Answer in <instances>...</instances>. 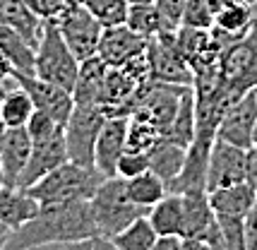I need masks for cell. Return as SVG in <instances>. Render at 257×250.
Listing matches in <instances>:
<instances>
[{"label":"cell","instance_id":"cell-1","mask_svg":"<svg viewBox=\"0 0 257 250\" xmlns=\"http://www.w3.org/2000/svg\"><path fill=\"white\" fill-rule=\"evenodd\" d=\"M96 236H99V228L91 214L89 200H77V202L41 207L27 224L10 231L5 248L29 250L34 245H44V243L87 240L96 238Z\"/></svg>","mask_w":257,"mask_h":250},{"label":"cell","instance_id":"cell-2","mask_svg":"<svg viewBox=\"0 0 257 250\" xmlns=\"http://www.w3.org/2000/svg\"><path fill=\"white\" fill-rule=\"evenodd\" d=\"M106 181V176L96 166H82L75 161H65L63 166L51 171L27 193L41 207L63 205V202H77V200H91L99 185Z\"/></svg>","mask_w":257,"mask_h":250},{"label":"cell","instance_id":"cell-3","mask_svg":"<svg viewBox=\"0 0 257 250\" xmlns=\"http://www.w3.org/2000/svg\"><path fill=\"white\" fill-rule=\"evenodd\" d=\"M89 205L96 228H99V236H103V238H113L125 226H130L135 219L149 214L147 207H140L137 202L130 200L127 188H125V178H120V176L106 178L101 183L99 190L89 200Z\"/></svg>","mask_w":257,"mask_h":250},{"label":"cell","instance_id":"cell-4","mask_svg":"<svg viewBox=\"0 0 257 250\" xmlns=\"http://www.w3.org/2000/svg\"><path fill=\"white\" fill-rule=\"evenodd\" d=\"M34 75H39L41 80L58 84V87H63L67 91H72L75 84H77L79 60L70 51V46L65 44L56 20H46L44 36H41V44L36 48V70H34Z\"/></svg>","mask_w":257,"mask_h":250},{"label":"cell","instance_id":"cell-5","mask_svg":"<svg viewBox=\"0 0 257 250\" xmlns=\"http://www.w3.org/2000/svg\"><path fill=\"white\" fill-rule=\"evenodd\" d=\"M219 80L221 87L235 99L257 89V24L243 39L221 51Z\"/></svg>","mask_w":257,"mask_h":250},{"label":"cell","instance_id":"cell-6","mask_svg":"<svg viewBox=\"0 0 257 250\" xmlns=\"http://www.w3.org/2000/svg\"><path fill=\"white\" fill-rule=\"evenodd\" d=\"M106 111L101 106H82L75 103V111L65 123V145L67 157L75 164L82 166H94V149H96V137L106 123Z\"/></svg>","mask_w":257,"mask_h":250},{"label":"cell","instance_id":"cell-7","mask_svg":"<svg viewBox=\"0 0 257 250\" xmlns=\"http://www.w3.org/2000/svg\"><path fill=\"white\" fill-rule=\"evenodd\" d=\"M147 63H149V75L154 82L192 87L195 75H192L188 60L183 58V53L176 46V32H164V34L149 39Z\"/></svg>","mask_w":257,"mask_h":250},{"label":"cell","instance_id":"cell-8","mask_svg":"<svg viewBox=\"0 0 257 250\" xmlns=\"http://www.w3.org/2000/svg\"><path fill=\"white\" fill-rule=\"evenodd\" d=\"M56 22L63 39H65V44L70 46V51L75 53L79 63H84V60H89V58L99 53L103 24L84 5H77V8L67 10L65 15L58 17Z\"/></svg>","mask_w":257,"mask_h":250},{"label":"cell","instance_id":"cell-9","mask_svg":"<svg viewBox=\"0 0 257 250\" xmlns=\"http://www.w3.org/2000/svg\"><path fill=\"white\" fill-rule=\"evenodd\" d=\"M255 128H257V89L243 94L238 101L226 108L221 123L216 128V140L231 142L235 147L250 149L255 147Z\"/></svg>","mask_w":257,"mask_h":250},{"label":"cell","instance_id":"cell-10","mask_svg":"<svg viewBox=\"0 0 257 250\" xmlns=\"http://www.w3.org/2000/svg\"><path fill=\"white\" fill-rule=\"evenodd\" d=\"M243 181H247V149L235 147V145L224 142V140H216L212 147V154H209L207 193Z\"/></svg>","mask_w":257,"mask_h":250},{"label":"cell","instance_id":"cell-11","mask_svg":"<svg viewBox=\"0 0 257 250\" xmlns=\"http://www.w3.org/2000/svg\"><path fill=\"white\" fill-rule=\"evenodd\" d=\"M12 77L17 80L20 87L29 91L36 111H44L48 113L53 120H58L60 125L67 123V118L75 111V96L72 91L63 89L58 84H51V82L41 80L39 75H24V72H12Z\"/></svg>","mask_w":257,"mask_h":250},{"label":"cell","instance_id":"cell-12","mask_svg":"<svg viewBox=\"0 0 257 250\" xmlns=\"http://www.w3.org/2000/svg\"><path fill=\"white\" fill-rule=\"evenodd\" d=\"M65 161H70V157H67V145H65V128H63V130H58L56 135L32 142V157H29L27 169L20 176L17 188H22V190L32 188L34 183H39L51 171L63 166Z\"/></svg>","mask_w":257,"mask_h":250},{"label":"cell","instance_id":"cell-13","mask_svg":"<svg viewBox=\"0 0 257 250\" xmlns=\"http://www.w3.org/2000/svg\"><path fill=\"white\" fill-rule=\"evenodd\" d=\"M127 130H130V115H108L96 137L94 166L106 178L118 176V161L127 149Z\"/></svg>","mask_w":257,"mask_h":250},{"label":"cell","instance_id":"cell-14","mask_svg":"<svg viewBox=\"0 0 257 250\" xmlns=\"http://www.w3.org/2000/svg\"><path fill=\"white\" fill-rule=\"evenodd\" d=\"M149 39H145L142 34L133 32L127 24H118V27H108L103 29L99 44V53L96 56L108 65V68H123L130 60H135L137 56H142L147 51Z\"/></svg>","mask_w":257,"mask_h":250},{"label":"cell","instance_id":"cell-15","mask_svg":"<svg viewBox=\"0 0 257 250\" xmlns=\"http://www.w3.org/2000/svg\"><path fill=\"white\" fill-rule=\"evenodd\" d=\"M32 157V135L27 128H8L3 140V185L17 188L22 171L27 169Z\"/></svg>","mask_w":257,"mask_h":250},{"label":"cell","instance_id":"cell-16","mask_svg":"<svg viewBox=\"0 0 257 250\" xmlns=\"http://www.w3.org/2000/svg\"><path fill=\"white\" fill-rule=\"evenodd\" d=\"M0 24H8L10 29H15L22 36L27 44H32L34 48H39L41 36H44L46 20L24 3V0H8L5 8L0 10Z\"/></svg>","mask_w":257,"mask_h":250},{"label":"cell","instance_id":"cell-17","mask_svg":"<svg viewBox=\"0 0 257 250\" xmlns=\"http://www.w3.org/2000/svg\"><path fill=\"white\" fill-rule=\"evenodd\" d=\"M209 195V205H212L216 216H238L245 219V214L252 209L257 202L255 188L247 181L235 183V185H226V188H216Z\"/></svg>","mask_w":257,"mask_h":250},{"label":"cell","instance_id":"cell-18","mask_svg":"<svg viewBox=\"0 0 257 250\" xmlns=\"http://www.w3.org/2000/svg\"><path fill=\"white\" fill-rule=\"evenodd\" d=\"M183 207H185V226H183V238L207 240L216 228V214L209 205L207 193H190L183 195Z\"/></svg>","mask_w":257,"mask_h":250},{"label":"cell","instance_id":"cell-19","mask_svg":"<svg viewBox=\"0 0 257 250\" xmlns=\"http://www.w3.org/2000/svg\"><path fill=\"white\" fill-rule=\"evenodd\" d=\"M106 75H108V65H106L99 56L79 63L77 84H75V89H72L75 103H82V106H101Z\"/></svg>","mask_w":257,"mask_h":250},{"label":"cell","instance_id":"cell-20","mask_svg":"<svg viewBox=\"0 0 257 250\" xmlns=\"http://www.w3.org/2000/svg\"><path fill=\"white\" fill-rule=\"evenodd\" d=\"M39 209H41V205L27 190L0 185V219L10 226V231L27 224Z\"/></svg>","mask_w":257,"mask_h":250},{"label":"cell","instance_id":"cell-21","mask_svg":"<svg viewBox=\"0 0 257 250\" xmlns=\"http://www.w3.org/2000/svg\"><path fill=\"white\" fill-rule=\"evenodd\" d=\"M147 154H149V169L154 171L159 178L166 183V188H171L173 181L180 176L183 166H185L188 149L176 145V142H171V140H164V137H161Z\"/></svg>","mask_w":257,"mask_h":250},{"label":"cell","instance_id":"cell-22","mask_svg":"<svg viewBox=\"0 0 257 250\" xmlns=\"http://www.w3.org/2000/svg\"><path fill=\"white\" fill-rule=\"evenodd\" d=\"M149 221L157 228L159 236H180L183 238V226H185V207H183V195L168 193L161 197L157 205L149 209Z\"/></svg>","mask_w":257,"mask_h":250},{"label":"cell","instance_id":"cell-23","mask_svg":"<svg viewBox=\"0 0 257 250\" xmlns=\"http://www.w3.org/2000/svg\"><path fill=\"white\" fill-rule=\"evenodd\" d=\"M0 53L10 60L15 72H24V75H34L36 70V48L27 44L22 36L8 24H0Z\"/></svg>","mask_w":257,"mask_h":250},{"label":"cell","instance_id":"cell-24","mask_svg":"<svg viewBox=\"0 0 257 250\" xmlns=\"http://www.w3.org/2000/svg\"><path fill=\"white\" fill-rule=\"evenodd\" d=\"M195 130H197V108H195V89L188 87L180 96L178 103V113L173 118V123L168 128V133L164 135V140H171L180 147H190L195 140Z\"/></svg>","mask_w":257,"mask_h":250},{"label":"cell","instance_id":"cell-25","mask_svg":"<svg viewBox=\"0 0 257 250\" xmlns=\"http://www.w3.org/2000/svg\"><path fill=\"white\" fill-rule=\"evenodd\" d=\"M34 111H36V106H34L29 91L20 84H15L5 91V96L0 101V123L5 128H27Z\"/></svg>","mask_w":257,"mask_h":250},{"label":"cell","instance_id":"cell-26","mask_svg":"<svg viewBox=\"0 0 257 250\" xmlns=\"http://www.w3.org/2000/svg\"><path fill=\"white\" fill-rule=\"evenodd\" d=\"M125 188H127L130 200L137 202L140 207H147V209H152L161 197L168 195L166 183L161 181L152 169L145 171V173H140V176H135V178H127V181H125Z\"/></svg>","mask_w":257,"mask_h":250},{"label":"cell","instance_id":"cell-27","mask_svg":"<svg viewBox=\"0 0 257 250\" xmlns=\"http://www.w3.org/2000/svg\"><path fill=\"white\" fill-rule=\"evenodd\" d=\"M157 238H159L157 228L152 226L149 216L145 214L140 219H135L130 226H125L120 233H115L111 238V243L120 250H152Z\"/></svg>","mask_w":257,"mask_h":250},{"label":"cell","instance_id":"cell-28","mask_svg":"<svg viewBox=\"0 0 257 250\" xmlns=\"http://www.w3.org/2000/svg\"><path fill=\"white\" fill-rule=\"evenodd\" d=\"M125 24L133 32L142 34L145 39H154V36L168 32L166 24H164V17H161V12L154 3H133Z\"/></svg>","mask_w":257,"mask_h":250},{"label":"cell","instance_id":"cell-29","mask_svg":"<svg viewBox=\"0 0 257 250\" xmlns=\"http://www.w3.org/2000/svg\"><path fill=\"white\" fill-rule=\"evenodd\" d=\"M216 27L224 29V32H231V34H247L252 27L257 24V12H255V3H247V0H240L231 8H226L216 15Z\"/></svg>","mask_w":257,"mask_h":250},{"label":"cell","instance_id":"cell-30","mask_svg":"<svg viewBox=\"0 0 257 250\" xmlns=\"http://www.w3.org/2000/svg\"><path fill=\"white\" fill-rule=\"evenodd\" d=\"M87 10L103 24V29L118 27L127 22V12H130V0H84L82 3Z\"/></svg>","mask_w":257,"mask_h":250},{"label":"cell","instance_id":"cell-31","mask_svg":"<svg viewBox=\"0 0 257 250\" xmlns=\"http://www.w3.org/2000/svg\"><path fill=\"white\" fill-rule=\"evenodd\" d=\"M216 17L209 10V3L207 0H188L185 3V10H183V24L180 27H192V29H212Z\"/></svg>","mask_w":257,"mask_h":250},{"label":"cell","instance_id":"cell-32","mask_svg":"<svg viewBox=\"0 0 257 250\" xmlns=\"http://www.w3.org/2000/svg\"><path fill=\"white\" fill-rule=\"evenodd\" d=\"M149 171V154L147 152H135V149H125V154L118 161V176L120 178H135L140 173Z\"/></svg>","mask_w":257,"mask_h":250},{"label":"cell","instance_id":"cell-33","mask_svg":"<svg viewBox=\"0 0 257 250\" xmlns=\"http://www.w3.org/2000/svg\"><path fill=\"white\" fill-rule=\"evenodd\" d=\"M63 128H65V125H60L58 120H53V118L48 113H44V111H34V115L29 118V123H27V130H29V135H32V142L56 135L58 130H63Z\"/></svg>","mask_w":257,"mask_h":250},{"label":"cell","instance_id":"cell-34","mask_svg":"<svg viewBox=\"0 0 257 250\" xmlns=\"http://www.w3.org/2000/svg\"><path fill=\"white\" fill-rule=\"evenodd\" d=\"M185 3L188 0H154V5L159 8L164 24H166L168 32H178L180 24H183V10H185Z\"/></svg>","mask_w":257,"mask_h":250},{"label":"cell","instance_id":"cell-35","mask_svg":"<svg viewBox=\"0 0 257 250\" xmlns=\"http://www.w3.org/2000/svg\"><path fill=\"white\" fill-rule=\"evenodd\" d=\"M243 233H245V250H257V202L243 219Z\"/></svg>","mask_w":257,"mask_h":250},{"label":"cell","instance_id":"cell-36","mask_svg":"<svg viewBox=\"0 0 257 250\" xmlns=\"http://www.w3.org/2000/svg\"><path fill=\"white\" fill-rule=\"evenodd\" d=\"M29 250H94V238L87 240H58V243H44Z\"/></svg>","mask_w":257,"mask_h":250},{"label":"cell","instance_id":"cell-37","mask_svg":"<svg viewBox=\"0 0 257 250\" xmlns=\"http://www.w3.org/2000/svg\"><path fill=\"white\" fill-rule=\"evenodd\" d=\"M152 250H183V238L180 236H159Z\"/></svg>","mask_w":257,"mask_h":250},{"label":"cell","instance_id":"cell-38","mask_svg":"<svg viewBox=\"0 0 257 250\" xmlns=\"http://www.w3.org/2000/svg\"><path fill=\"white\" fill-rule=\"evenodd\" d=\"M247 183L257 193V145L247 149Z\"/></svg>","mask_w":257,"mask_h":250},{"label":"cell","instance_id":"cell-39","mask_svg":"<svg viewBox=\"0 0 257 250\" xmlns=\"http://www.w3.org/2000/svg\"><path fill=\"white\" fill-rule=\"evenodd\" d=\"M36 15H41L44 20H53V5L51 0H24Z\"/></svg>","mask_w":257,"mask_h":250},{"label":"cell","instance_id":"cell-40","mask_svg":"<svg viewBox=\"0 0 257 250\" xmlns=\"http://www.w3.org/2000/svg\"><path fill=\"white\" fill-rule=\"evenodd\" d=\"M209 3V10L214 12V17L219 15L221 10H226V8H231V5H235V3H240V0H207Z\"/></svg>","mask_w":257,"mask_h":250},{"label":"cell","instance_id":"cell-41","mask_svg":"<svg viewBox=\"0 0 257 250\" xmlns=\"http://www.w3.org/2000/svg\"><path fill=\"white\" fill-rule=\"evenodd\" d=\"M183 250H212L204 240H195V238H183Z\"/></svg>","mask_w":257,"mask_h":250},{"label":"cell","instance_id":"cell-42","mask_svg":"<svg viewBox=\"0 0 257 250\" xmlns=\"http://www.w3.org/2000/svg\"><path fill=\"white\" fill-rule=\"evenodd\" d=\"M94 250H120V248H115V245L111 243V238L96 236V238H94Z\"/></svg>","mask_w":257,"mask_h":250},{"label":"cell","instance_id":"cell-43","mask_svg":"<svg viewBox=\"0 0 257 250\" xmlns=\"http://www.w3.org/2000/svg\"><path fill=\"white\" fill-rule=\"evenodd\" d=\"M17 82H15V77H10V80H0V101H3V96H5V91L10 89V87H15Z\"/></svg>","mask_w":257,"mask_h":250},{"label":"cell","instance_id":"cell-44","mask_svg":"<svg viewBox=\"0 0 257 250\" xmlns=\"http://www.w3.org/2000/svg\"><path fill=\"white\" fill-rule=\"evenodd\" d=\"M8 236H10V226L0 219V238H8Z\"/></svg>","mask_w":257,"mask_h":250},{"label":"cell","instance_id":"cell-45","mask_svg":"<svg viewBox=\"0 0 257 250\" xmlns=\"http://www.w3.org/2000/svg\"><path fill=\"white\" fill-rule=\"evenodd\" d=\"M5 243H8V238H0V250H8L5 248Z\"/></svg>","mask_w":257,"mask_h":250},{"label":"cell","instance_id":"cell-46","mask_svg":"<svg viewBox=\"0 0 257 250\" xmlns=\"http://www.w3.org/2000/svg\"><path fill=\"white\" fill-rule=\"evenodd\" d=\"M133 3H154V0H130V5H133Z\"/></svg>","mask_w":257,"mask_h":250},{"label":"cell","instance_id":"cell-47","mask_svg":"<svg viewBox=\"0 0 257 250\" xmlns=\"http://www.w3.org/2000/svg\"><path fill=\"white\" fill-rule=\"evenodd\" d=\"M5 3H8V0H0V10H3V8H5Z\"/></svg>","mask_w":257,"mask_h":250},{"label":"cell","instance_id":"cell-48","mask_svg":"<svg viewBox=\"0 0 257 250\" xmlns=\"http://www.w3.org/2000/svg\"><path fill=\"white\" fill-rule=\"evenodd\" d=\"M255 145H257V128H255Z\"/></svg>","mask_w":257,"mask_h":250},{"label":"cell","instance_id":"cell-49","mask_svg":"<svg viewBox=\"0 0 257 250\" xmlns=\"http://www.w3.org/2000/svg\"><path fill=\"white\" fill-rule=\"evenodd\" d=\"M247 3H257V0H247Z\"/></svg>","mask_w":257,"mask_h":250},{"label":"cell","instance_id":"cell-50","mask_svg":"<svg viewBox=\"0 0 257 250\" xmlns=\"http://www.w3.org/2000/svg\"><path fill=\"white\" fill-rule=\"evenodd\" d=\"M255 12H257V3H255Z\"/></svg>","mask_w":257,"mask_h":250}]
</instances>
